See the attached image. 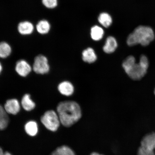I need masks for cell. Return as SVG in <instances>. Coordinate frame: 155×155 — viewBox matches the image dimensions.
<instances>
[{
    "mask_svg": "<svg viewBox=\"0 0 155 155\" xmlns=\"http://www.w3.org/2000/svg\"><path fill=\"white\" fill-rule=\"evenodd\" d=\"M57 114L61 124L65 127H71L82 117L80 106L74 101H64L58 104Z\"/></svg>",
    "mask_w": 155,
    "mask_h": 155,
    "instance_id": "1",
    "label": "cell"
},
{
    "mask_svg": "<svg viewBox=\"0 0 155 155\" xmlns=\"http://www.w3.org/2000/svg\"><path fill=\"white\" fill-rule=\"evenodd\" d=\"M150 66V62L146 55L140 56L138 63L133 56H128L124 60L122 67L125 73L134 81L141 80L146 75Z\"/></svg>",
    "mask_w": 155,
    "mask_h": 155,
    "instance_id": "2",
    "label": "cell"
},
{
    "mask_svg": "<svg viewBox=\"0 0 155 155\" xmlns=\"http://www.w3.org/2000/svg\"><path fill=\"white\" fill-rule=\"evenodd\" d=\"M155 35L153 30L149 26H139L135 29L127 39V45L133 46L140 44L148 46L154 40Z\"/></svg>",
    "mask_w": 155,
    "mask_h": 155,
    "instance_id": "3",
    "label": "cell"
},
{
    "mask_svg": "<svg viewBox=\"0 0 155 155\" xmlns=\"http://www.w3.org/2000/svg\"><path fill=\"white\" fill-rule=\"evenodd\" d=\"M41 121L46 129L53 132L58 130L61 123L58 114L52 110L46 111L42 116Z\"/></svg>",
    "mask_w": 155,
    "mask_h": 155,
    "instance_id": "4",
    "label": "cell"
},
{
    "mask_svg": "<svg viewBox=\"0 0 155 155\" xmlns=\"http://www.w3.org/2000/svg\"><path fill=\"white\" fill-rule=\"evenodd\" d=\"M33 69L38 74H44L48 73L50 66L47 58L41 55L36 57L35 59Z\"/></svg>",
    "mask_w": 155,
    "mask_h": 155,
    "instance_id": "5",
    "label": "cell"
},
{
    "mask_svg": "<svg viewBox=\"0 0 155 155\" xmlns=\"http://www.w3.org/2000/svg\"><path fill=\"white\" fill-rule=\"evenodd\" d=\"M4 108L8 114L15 115L20 111L21 107L18 100L11 99L6 102Z\"/></svg>",
    "mask_w": 155,
    "mask_h": 155,
    "instance_id": "6",
    "label": "cell"
},
{
    "mask_svg": "<svg viewBox=\"0 0 155 155\" xmlns=\"http://www.w3.org/2000/svg\"><path fill=\"white\" fill-rule=\"evenodd\" d=\"M15 71L21 76L26 77L31 71L32 68L29 64L25 60H20L16 63Z\"/></svg>",
    "mask_w": 155,
    "mask_h": 155,
    "instance_id": "7",
    "label": "cell"
},
{
    "mask_svg": "<svg viewBox=\"0 0 155 155\" xmlns=\"http://www.w3.org/2000/svg\"><path fill=\"white\" fill-rule=\"evenodd\" d=\"M58 90L61 94L66 96H71L74 91L72 83L67 81L60 83L58 86Z\"/></svg>",
    "mask_w": 155,
    "mask_h": 155,
    "instance_id": "8",
    "label": "cell"
},
{
    "mask_svg": "<svg viewBox=\"0 0 155 155\" xmlns=\"http://www.w3.org/2000/svg\"><path fill=\"white\" fill-rule=\"evenodd\" d=\"M141 147L148 150H154L155 149V138L154 132L148 134L143 137Z\"/></svg>",
    "mask_w": 155,
    "mask_h": 155,
    "instance_id": "9",
    "label": "cell"
},
{
    "mask_svg": "<svg viewBox=\"0 0 155 155\" xmlns=\"http://www.w3.org/2000/svg\"><path fill=\"white\" fill-rule=\"evenodd\" d=\"M117 47V43L116 39L113 37L109 36L107 38L103 50L107 54H111L115 51Z\"/></svg>",
    "mask_w": 155,
    "mask_h": 155,
    "instance_id": "10",
    "label": "cell"
},
{
    "mask_svg": "<svg viewBox=\"0 0 155 155\" xmlns=\"http://www.w3.org/2000/svg\"><path fill=\"white\" fill-rule=\"evenodd\" d=\"M82 58L85 62L92 63L96 61L97 56L94 50L92 48H89L83 51Z\"/></svg>",
    "mask_w": 155,
    "mask_h": 155,
    "instance_id": "11",
    "label": "cell"
},
{
    "mask_svg": "<svg viewBox=\"0 0 155 155\" xmlns=\"http://www.w3.org/2000/svg\"><path fill=\"white\" fill-rule=\"evenodd\" d=\"M21 105L26 111H29L34 109L35 104L31 98L30 95L26 94L23 97L21 100Z\"/></svg>",
    "mask_w": 155,
    "mask_h": 155,
    "instance_id": "12",
    "label": "cell"
},
{
    "mask_svg": "<svg viewBox=\"0 0 155 155\" xmlns=\"http://www.w3.org/2000/svg\"><path fill=\"white\" fill-rule=\"evenodd\" d=\"M34 27L31 23L25 21L19 23L18 26V31L21 34H30L33 31Z\"/></svg>",
    "mask_w": 155,
    "mask_h": 155,
    "instance_id": "13",
    "label": "cell"
},
{
    "mask_svg": "<svg viewBox=\"0 0 155 155\" xmlns=\"http://www.w3.org/2000/svg\"><path fill=\"white\" fill-rule=\"evenodd\" d=\"M4 107L0 104V130H3L7 127L9 123V118Z\"/></svg>",
    "mask_w": 155,
    "mask_h": 155,
    "instance_id": "14",
    "label": "cell"
},
{
    "mask_svg": "<svg viewBox=\"0 0 155 155\" xmlns=\"http://www.w3.org/2000/svg\"><path fill=\"white\" fill-rule=\"evenodd\" d=\"M25 130L27 134L30 136L34 137L38 133V124L35 121H29L25 124Z\"/></svg>",
    "mask_w": 155,
    "mask_h": 155,
    "instance_id": "15",
    "label": "cell"
},
{
    "mask_svg": "<svg viewBox=\"0 0 155 155\" xmlns=\"http://www.w3.org/2000/svg\"><path fill=\"white\" fill-rule=\"evenodd\" d=\"M104 32L103 29L100 26H94L91 29V36L93 40L98 41L103 37Z\"/></svg>",
    "mask_w": 155,
    "mask_h": 155,
    "instance_id": "16",
    "label": "cell"
},
{
    "mask_svg": "<svg viewBox=\"0 0 155 155\" xmlns=\"http://www.w3.org/2000/svg\"><path fill=\"white\" fill-rule=\"evenodd\" d=\"M99 22L105 28L110 26L112 22V18L107 13L104 12L101 13L98 17Z\"/></svg>",
    "mask_w": 155,
    "mask_h": 155,
    "instance_id": "17",
    "label": "cell"
},
{
    "mask_svg": "<svg viewBox=\"0 0 155 155\" xmlns=\"http://www.w3.org/2000/svg\"><path fill=\"white\" fill-rule=\"evenodd\" d=\"M10 46L5 42H0V58H5L8 57L11 53Z\"/></svg>",
    "mask_w": 155,
    "mask_h": 155,
    "instance_id": "18",
    "label": "cell"
},
{
    "mask_svg": "<svg viewBox=\"0 0 155 155\" xmlns=\"http://www.w3.org/2000/svg\"><path fill=\"white\" fill-rule=\"evenodd\" d=\"M50 28V25L47 21H40L36 25V29L39 33L44 34L49 32Z\"/></svg>",
    "mask_w": 155,
    "mask_h": 155,
    "instance_id": "19",
    "label": "cell"
},
{
    "mask_svg": "<svg viewBox=\"0 0 155 155\" xmlns=\"http://www.w3.org/2000/svg\"><path fill=\"white\" fill-rule=\"evenodd\" d=\"M56 150L60 155H75L74 152L66 145H63L58 147Z\"/></svg>",
    "mask_w": 155,
    "mask_h": 155,
    "instance_id": "20",
    "label": "cell"
},
{
    "mask_svg": "<svg viewBox=\"0 0 155 155\" xmlns=\"http://www.w3.org/2000/svg\"><path fill=\"white\" fill-rule=\"evenodd\" d=\"M42 3L46 7L53 8L57 5V0H42Z\"/></svg>",
    "mask_w": 155,
    "mask_h": 155,
    "instance_id": "21",
    "label": "cell"
},
{
    "mask_svg": "<svg viewBox=\"0 0 155 155\" xmlns=\"http://www.w3.org/2000/svg\"><path fill=\"white\" fill-rule=\"evenodd\" d=\"M137 155H155L154 150H151L140 147H139Z\"/></svg>",
    "mask_w": 155,
    "mask_h": 155,
    "instance_id": "22",
    "label": "cell"
},
{
    "mask_svg": "<svg viewBox=\"0 0 155 155\" xmlns=\"http://www.w3.org/2000/svg\"><path fill=\"white\" fill-rule=\"evenodd\" d=\"M50 155H60V154L57 151L55 150V151H53Z\"/></svg>",
    "mask_w": 155,
    "mask_h": 155,
    "instance_id": "23",
    "label": "cell"
},
{
    "mask_svg": "<svg viewBox=\"0 0 155 155\" xmlns=\"http://www.w3.org/2000/svg\"><path fill=\"white\" fill-rule=\"evenodd\" d=\"M4 153L5 152H3L2 149L0 147V155H3Z\"/></svg>",
    "mask_w": 155,
    "mask_h": 155,
    "instance_id": "24",
    "label": "cell"
},
{
    "mask_svg": "<svg viewBox=\"0 0 155 155\" xmlns=\"http://www.w3.org/2000/svg\"><path fill=\"white\" fill-rule=\"evenodd\" d=\"M3 155H12V154L9 152H5L4 153Z\"/></svg>",
    "mask_w": 155,
    "mask_h": 155,
    "instance_id": "25",
    "label": "cell"
},
{
    "mask_svg": "<svg viewBox=\"0 0 155 155\" xmlns=\"http://www.w3.org/2000/svg\"><path fill=\"white\" fill-rule=\"evenodd\" d=\"M90 155H103L101 154H99L98 153L96 152H94L92 153Z\"/></svg>",
    "mask_w": 155,
    "mask_h": 155,
    "instance_id": "26",
    "label": "cell"
},
{
    "mask_svg": "<svg viewBox=\"0 0 155 155\" xmlns=\"http://www.w3.org/2000/svg\"><path fill=\"white\" fill-rule=\"evenodd\" d=\"M2 70V66L0 62V74L1 73Z\"/></svg>",
    "mask_w": 155,
    "mask_h": 155,
    "instance_id": "27",
    "label": "cell"
},
{
    "mask_svg": "<svg viewBox=\"0 0 155 155\" xmlns=\"http://www.w3.org/2000/svg\"><path fill=\"white\" fill-rule=\"evenodd\" d=\"M154 138H155V133L154 132Z\"/></svg>",
    "mask_w": 155,
    "mask_h": 155,
    "instance_id": "28",
    "label": "cell"
},
{
    "mask_svg": "<svg viewBox=\"0 0 155 155\" xmlns=\"http://www.w3.org/2000/svg\"><path fill=\"white\" fill-rule=\"evenodd\" d=\"M154 94L155 95V88L154 90Z\"/></svg>",
    "mask_w": 155,
    "mask_h": 155,
    "instance_id": "29",
    "label": "cell"
}]
</instances>
